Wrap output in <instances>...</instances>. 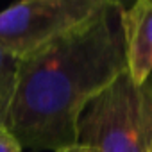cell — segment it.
<instances>
[{
  "label": "cell",
  "mask_w": 152,
  "mask_h": 152,
  "mask_svg": "<svg viewBox=\"0 0 152 152\" xmlns=\"http://www.w3.org/2000/svg\"><path fill=\"white\" fill-rule=\"evenodd\" d=\"M122 9L111 6L88 27L20 61L6 129L22 148L79 143L86 107L127 72Z\"/></svg>",
  "instance_id": "cell-1"
},
{
  "label": "cell",
  "mask_w": 152,
  "mask_h": 152,
  "mask_svg": "<svg viewBox=\"0 0 152 152\" xmlns=\"http://www.w3.org/2000/svg\"><path fill=\"white\" fill-rule=\"evenodd\" d=\"M79 143L99 152H152V77L138 84L125 72L91 100L79 122Z\"/></svg>",
  "instance_id": "cell-2"
},
{
  "label": "cell",
  "mask_w": 152,
  "mask_h": 152,
  "mask_svg": "<svg viewBox=\"0 0 152 152\" xmlns=\"http://www.w3.org/2000/svg\"><path fill=\"white\" fill-rule=\"evenodd\" d=\"M109 0H18L0 11V47L23 59L100 18Z\"/></svg>",
  "instance_id": "cell-3"
},
{
  "label": "cell",
  "mask_w": 152,
  "mask_h": 152,
  "mask_svg": "<svg viewBox=\"0 0 152 152\" xmlns=\"http://www.w3.org/2000/svg\"><path fill=\"white\" fill-rule=\"evenodd\" d=\"M127 72L138 84L152 77V0L138 2L122 13Z\"/></svg>",
  "instance_id": "cell-4"
},
{
  "label": "cell",
  "mask_w": 152,
  "mask_h": 152,
  "mask_svg": "<svg viewBox=\"0 0 152 152\" xmlns=\"http://www.w3.org/2000/svg\"><path fill=\"white\" fill-rule=\"evenodd\" d=\"M20 57L0 47V127H6L18 83Z\"/></svg>",
  "instance_id": "cell-5"
},
{
  "label": "cell",
  "mask_w": 152,
  "mask_h": 152,
  "mask_svg": "<svg viewBox=\"0 0 152 152\" xmlns=\"http://www.w3.org/2000/svg\"><path fill=\"white\" fill-rule=\"evenodd\" d=\"M0 152H22L20 143L6 127H0Z\"/></svg>",
  "instance_id": "cell-6"
},
{
  "label": "cell",
  "mask_w": 152,
  "mask_h": 152,
  "mask_svg": "<svg viewBox=\"0 0 152 152\" xmlns=\"http://www.w3.org/2000/svg\"><path fill=\"white\" fill-rule=\"evenodd\" d=\"M56 152H99L95 147L91 145H86V143H75V145H70V147H64V148H59Z\"/></svg>",
  "instance_id": "cell-7"
},
{
  "label": "cell",
  "mask_w": 152,
  "mask_h": 152,
  "mask_svg": "<svg viewBox=\"0 0 152 152\" xmlns=\"http://www.w3.org/2000/svg\"><path fill=\"white\" fill-rule=\"evenodd\" d=\"M109 2L113 4V6H116V7H120L122 11H127V9H131L138 0H109Z\"/></svg>",
  "instance_id": "cell-8"
}]
</instances>
